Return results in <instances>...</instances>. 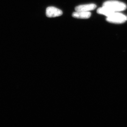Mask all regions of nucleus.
Instances as JSON below:
<instances>
[{
	"label": "nucleus",
	"mask_w": 127,
	"mask_h": 127,
	"mask_svg": "<svg viewBox=\"0 0 127 127\" xmlns=\"http://www.w3.org/2000/svg\"><path fill=\"white\" fill-rule=\"evenodd\" d=\"M91 12H90L76 11L72 14V17L74 18L82 19H88L91 17Z\"/></svg>",
	"instance_id": "nucleus-5"
},
{
	"label": "nucleus",
	"mask_w": 127,
	"mask_h": 127,
	"mask_svg": "<svg viewBox=\"0 0 127 127\" xmlns=\"http://www.w3.org/2000/svg\"><path fill=\"white\" fill-rule=\"evenodd\" d=\"M97 7V5L93 3L88 4L85 5H81L76 6L75 7L76 11H83L90 12L91 10H95Z\"/></svg>",
	"instance_id": "nucleus-4"
},
{
	"label": "nucleus",
	"mask_w": 127,
	"mask_h": 127,
	"mask_svg": "<svg viewBox=\"0 0 127 127\" xmlns=\"http://www.w3.org/2000/svg\"><path fill=\"white\" fill-rule=\"evenodd\" d=\"M63 11L55 7H49L46 10V16L49 18L59 17L63 14Z\"/></svg>",
	"instance_id": "nucleus-3"
},
{
	"label": "nucleus",
	"mask_w": 127,
	"mask_h": 127,
	"mask_svg": "<svg viewBox=\"0 0 127 127\" xmlns=\"http://www.w3.org/2000/svg\"></svg>",
	"instance_id": "nucleus-7"
},
{
	"label": "nucleus",
	"mask_w": 127,
	"mask_h": 127,
	"mask_svg": "<svg viewBox=\"0 0 127 127\" xmlns=\"http://www.w3.org/2000/svg\"><path fill=\"white\" fill-rule=\"evenodd\" d=\"M103 6L108 7L115 12L124 11L127 8L126 4L117 0L106 1L103 3Z\"/></svg>",
	"instance_id": "nucleus-1"
},
{
	"label": "nucleus",
	"mask_w": 127,
	"mask_h": 127,
	"mask_svg": "<svg viewBox=\"0 0 127 127\" xmlns=\"http://www.w3.org/2000/svg\"><path fill=\"white\" fill-rule=\"evenodd\" d=\"M107 21L114 24H122L127 20V16L123 14L114 12L109 17H107Z\"/></svg>",
	"instance_id": "nucleus-2"
},
{
	"label": "nucleus",
	"mask_w": 127,
	"mask_h": 127,
	"mask_svg": "<svg viewBox=\"0 0 127 127\" xmlns=\"http://www.w3.org/2000/svg\"><path fill=\"white\" fill-rule=\"evenodd\" d=\"M114 12H115L112 11L108 7L104 6L102 7L99 8L97 10V13L103 14L107 16V17H109Z\"/></svg>",
	"instance_id": "nucleus-6"
}]
</instances>
